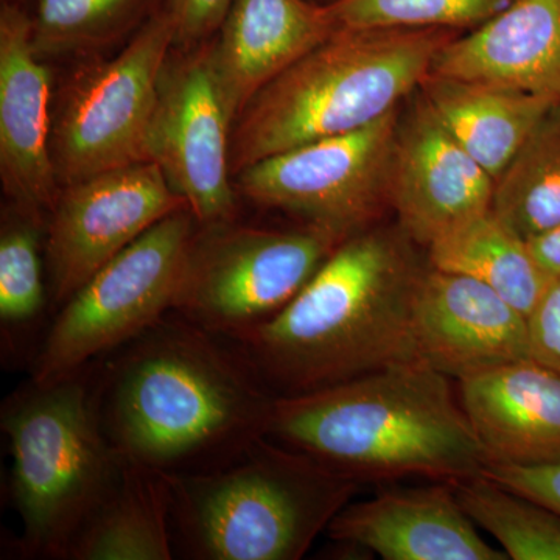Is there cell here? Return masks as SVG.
I'll return each instance as SVG.
<instances>
[{
	"label": "cell",
	"instance_id": "4",
	"mask_svg": "<svg viewBox=\"0 0 560 560\" xmlns=\"http://www.w3.org/2000/svg\"><path fill=\"white\" fill-rule=\"evenodd\" d=\"M447 28H338L280 73L232 125L231 172L304 143L346 135L397 109L422 86Z\"/></svg>",
	"mask_w": 560,
	"mask_h": 560
},
{
	"label": "cell",
	"instance_id": "33",
	"mask_svg": "<svg viewBox=\"0 0 560 560\" xmlns=\"http://www.w3.org/2000/svg\"><path fill=\"white\" fill-rule=\"evenodd\" d=\"M331 2H335V0H330V3H331Z\"/></svg>",
	"mask_w": 560,
	"mask_h": 560
},
{
	"label": "cell",
	"instance_id": "10",
	"mask_svg": "<svg viewBox=\"0 0 560 560\" xmlns=\"http://www.w3.org/2000/svg\"><path fill=\"white\" fill-rule=\"evenodd\" d=\"M399 128L396 109L360 130L265 158L237 173L235 190L346 241L390 206Z\"/></svg>",
	"mask_w": 560,
	"mask_h": 560
},
{
	"label": "cell",
	"instance_id": "18",
	"mask_svg": "<svg viewBox=\"0 0 560 560\" xmlns=\"http://www.w3.org/2000/svg\"><path fill=\"white\" fill-rule=\"evenodd\" d=\"M430 73L560 105V0H512L469 35L448 40Z\"/></svg>",
	"mask_w": 560,
	"mask_h": 560
},
{
	"label": "cell",
	"instance_id": "21",
	"mask_svg": "<svg viewBox=\"0 0 560 560\" xmlns=\"http://www.w3.org/2000/svg\"><path fill=\"white\" fill-rule=\"evenodd\" d=\"M175 558L167 477L121 459L116 480L70 544L66 559Z\"/></svg>",
	"mask_w": 560,
	"mask_h": 560
},
{
	"label": "cell",
	"instance_id": "14",
	"mask_svg": "<svg viewBox=\"0 0 560 560\" xmlns=\"http://www.w3.org/2000/svg\"><path fill=\"white\" fill-rule=\"evenodd\" d=\"M418 360L466 381L530 359L528 319L480 280L427 268L416 296Z\"/></svg>",
	"mask_w": 560,
	"mask_h": 560
},
{
	"label": "cell",
	"instance_id": "23",
	"mask_svg": "<svg viewBox=\"0 0 560 560\" xmlns=\"http://www.w3.org/2000/svg\"><path fill=\"white\" fill-rule=\"evenodd\" d=\"M492 212L525 241L560 223V105L548 110L495 179Z\"/></svg>",
	"mask_w": 560,
	"mask_h": 560
},
{
	"label": "cell",
	"instance_id": "32",
	"mask_svg": "<svg viewBox=\"0 0 560 560\" xmlns=\"http://www.w3.org/2000/svg\"><path fill=\"white\" fill-rule=\"evenodd\" d=\"M2 2L20 3V5L27 7L31 10L33 7V0H2Z\"/></svg>",
	"mask_w": 560,
	"mask_h": 560
},
{
	"label": "cell",
	"instance_id": "7",
	"mask_svg": "<svg viewBox=\"0 0 560 560\" xmlns=\"http://www.w3.org/2000/svg\"><path fill=\"white\" fill-rule=\"evenodd\" d=\"M341 242L307 224L294 230L235 220L198 224L172 312L237 340L287 307Z\"/></svg>",
	"mask_w": 560,
	"mask_h": 560
},
{
	"label": "cell",
	"instance_id": "28",
	"mask_svg": "<svg viewBox=\"0 0 560 560\" xmlns=\"http://www.w3.org/2000/svg\"><path fill=\"white\" fill-rule=\"evenodd\" d=\"M482 475L560 515V460L537 466L490 463Z\"/></svg>",
	"mask_w": 560,
	"mask_h": 560
},
{
	"label": "cell",
	"instance_id": "12",
	"mask_svg": "<svg viewBox=\"0 0 560 560\" xmlns=\"http://www.w3.org/2000/svg\"><path fill=\"white\" fill-rule=\"evenodd\" d=\"M232 120L210 61L209 43L162 73L149 156L200 226L235 220L231 184Z\"/></svg>",
	"mask_w": 560,
	"mask_h": 560
},
{
	"label": "cell",
	"instance_id": "2",
	"mask_svg": "<svg viewBox=\"0 0 560 560\" xmlns=\"http://www.w3.org/2000/svg\"><path fill=\"white\" fill-rule=\"evenodd\" d=\"M404 231L342 241L287 307L237 338L278 396L418 361L416 296L423 268Z\"/></svg>",
	"mask_w": 560,
	"mask_h": 560
},
{
	"label": "cell",
	"instance_id": "24",
	"mask_svg": "<svg viewBox=\"0 0 560 560\" xmlns=\"http://www.w3.org/2000/svg\"><path fill=\"white\" fill-rule=\"evenodd\" d=\"M47 220L9 205L0 230V329L3 355L21 357L50 307L44 280Z\"/></svg>",
	"mask_w": 560,
	"mask_h": 560
},
{
	"label": "cell",
	"instance_id": "30",
	"mask_svg": "<svg viewBox=\"0 0 560 560\" xmlns=\"http://www.w3.org/2000/svg\"><path fill=\"white\" fill-rule=\"evenodd\" d=\"M526 319L530 359L560 375V276L550 280Z\"/></svg>",
	"mask_w": 560,
	"mask_h": 560
},
{
	"label": "cell",
	"instance_id": "26",
	"mask_svg": "<svg viewBox=\"0 0 560 560\" xmlns=\"http://www.w3.org/2000/svg\"><path fill=\"white\" fill-rule=\"evenodd\" d=\"M463 510L514 560H560V515L486 475L453 482Z\"/></svg>",
	"mask_w": 560,
	"mask_h": 560
},
{
	"label": "cell",
	"instance_id": "5",
	"mask_svg": "<svg viewBox=\"0 0 560 560\" xmlns=\"http://www.w3.org/2000/svg\"><path fill=\"white\" fill-rule=\"evenodd\" d=\"M167 482L175 555L195 560L301 559L361 486L270 436Z\"/></svg>",
	"mask_w": 560,
	"mask_h": 560
},
{
	"label": "cell",
	"instance_id": "16",
	"mask_svg": "<svg viewBox=\"0 0 560 560\" xmlns=\"http://www.w3.org/2000/svg\"><path fill=\"white\" fill-rule=\"evenodd\" d=\"M327 534L385 560H506V552L482 539L460 506L451 482L381 490L349 503Z\"/></svg>",
	"mask_w": 560,
	"mask_h": 560
},
{
	"label": "cell",
	"instance_id": "20",
	"mask_svg": "<svg viewBox=\"0 0 560 560\" xmlns=\"http://www.w3.org/2000/svg\"><path fill=\"white\" fill-rule=\"evenodd\" d=\"M420 90L438 120L493 179L506 171L530 132L556 106L525 92L431 73Z\"/></svg>",
	"mask_w": 560,
	"mask_h": 560
},
{
	"label": "cell",
	"instance_id": "29",
	"mask_svg": "<svg viewBox=\"0 0 560 560\" xmlns=\"http://www.w3.org/2000/svg\"><path fill=\"white\" fill-rule=\"evenodd\" d=\"M232 0H165L175 24V47L191 50L217 35Z\"/></svg>",
	"mask_w": 560,
	"mask_h": 560
},
{
	"label": "cell",
	"instance_id": "31",
	"mask_svg": "<svg viewBox=\"0 0 560 560\" xmlns=\"http://www.w3.org/2000/svg\"><path fill=\"white\" fill-rule=\"evenodd\" d=\"M534 259L550 278L560 276V223L551 231L528 241Z\"/></svg>",
	"mask_w": 560,
	"mask_h": 560
},
{
	"label": "cell",
	"instance_id": "8",
	"mask_svg": "<svg viewBox=\"0 0 560 560\" xmlns=\"http://www.w3.org/2000/svg\"><path fill=\"white\" fill-rule=\"evenodd\" d=\"M175 47L165 7L108 60L83 62L51 108V160L62 187L98 173L149 162L162 73Z\"/></svg>",
	"mask_w": 560,
	"mask_h": 560
},
{
	"label": "cell",
	"instance_id": "25",
	"mask_svg": "<svg viewBox=\"0 0 560 560\" xmlns=\"http://www.w3.org/2000/svg\"><path fill=\"white\" fill-rule=\"evenodd\" d=\"M165 0H33V46L40 58L97 50L138 32Z\"/></svg>",
	"mask_w": 560,
	"mask_h": 560
},
{
	"label": "cell",
	"instance_id": "22",
	"mask_svg": "<svg viewBox=\"0 0 560 560\" xmlns=\"http://www.w3.org/2000/svg\"><path fill=\"white\" fill-rule=\"evenodd\" d=\"M430 267L480 280L528 316L550 283L529 243L492 212L481 213L427 246Z\"/></svg>",
	"mask_w": 560,
	"mask_h": 560
},
{
	"label": "cell",
	"instance_id": "11",
	"mask_svg": "<svg viewBox=\"0 0 560 560\" xmlns=\"http://www.w3.org/2000/svg\"><path fill=\"white\" fill-rule=\"evenodd\" d=\"M189 209L156 162H139L62 187L46 226L50 307L165 217Z\"/></svg>",
	"mask_w": 560,
	"mask_h": 560
},
{
	"label": "cell",
	"instance_id": "19",
	"mask_svg": "<svg viewBox=\"0 0 560 560\" xmlns=\"http://www.w3.org/2000/svg\"><path fill=\"white\" fill-rule=\"evenodd\" d=\"M459 390L490 463H559L560 375L555 371L533 359L517 361L460 381Z\"/></svg>",
	"mask_w": 560,
	"mask_h": 560
},
{
	"label": "cell",
	"instance_id": "27",
	"mask_svg": "<svg viewBox=\"0 0 560 560\" xmlns=\"http://www.w3.org/2000/svg\"><path fill=\"white\" fill-rule=\"evenodd\" d=\"M512 0H335L338 28H477Z\"/></svg>",
	"mask_w": 560,
	"mask_h": 560
},
{
	"label": "cell",
	"instance_id": "17",
	"mask_svg": "<svg viewBox=\"0 0 560 560\" xmlns=\"http://www.w3.org/2000/svg\"><path fill=\"white\" fill-rule=\"evenodd\" d=\"M337 31L329 3L232 0L215 40L209 43L232 125L267 84Z\"/></svg>",
	"mask_w": 560,
	"mask_h": 560
},
{
	"label": "cell",
	"instance_id": "9",
	"mask_svg": "<svg viewBox=\"0 0 560 560\" xmlns=\"http://www.w3.org/2000/svg\"><path fill=\"white\" fill-rule=\"evenodd\" d=\"M198 223L180 209L95 272L55 312L31 361V378L50 382L103 359L173 311Z\"/></svg>",
	"mask_w": 560,
	"mask_h": 560
},
{
	"label": "cell",
	"instance_id": "1",
	"mask_svg": "<svg viewBox=\"0 0 560 560\" xmlns=\"http://www.w3.org/2000/svg\"><path fill=\"white\" fill-rule=\"evenodd\" d=\"M92 390L114 452L167 477L237 459L268 436L279 397L241 342L175 312L94 361Z\"/></svg>",
	"mask_w": 560,
	"mask_h": 560
},
{
	"label": "cell",
	"instance_id": "6",
	"mask_svg": "<svg viewBox=\"0 0 560 560\" xmlns=\"http://www.w3.org/2000/svg\"><path fill=\"white\" fill-rule=\"evenodd\" d=\"M0 425L13 459L21 555L66 559L121 464L98 420L92 363L57 381L31 378L3 401Z\"/></svg>",
	"mask_w": 560,
	"mask_h": 560
},
{
	"label": "cell",
	"instance_id": "13",
	"mask_svg": "<svg viewBox=\"0 0 560 560\" xmlns=\"http://www.w3.org/2000/svg\"><path fill=\"white\" fill-rule=\"evenodd\" d=\"M51 75L33 46L32 10L0 7V176L10 205L49 220L61 186L51 160Z\"/></svg>",
	"mask_w": 560,
	"mask_h": 560
},
{
	"label": "cell",
	"instance_id": "15",
	"mask_svg": "<svg viewBox=\"0 0 560 560\" xmlns=\"http://www.w3.org/2000/svg\"><path fill=\"white\" fill-rule=\"evenodd\" d=\"M495 179L459 145L425 102H419L407 127L399 128L390 206L400 230L430 246L492 209Z\"/></svg>",
	"mask_w": 560,
	"mask_h": 560
},
{
	"label": "cell",
	"instance_id": "3",
	"mask_svg": "<svg viewBox=\"0 0 560 560\" xmlns=\"http://www.w3.org/2000/svg\"><path fill=\"white\" fill-rule=\"evenodd\" d=\"M423 361L308 393L279 396L271 440L361 482L480 477L489 453L452 388Z\"/></svg>",
	"mask_w": 560,
	"mask_h": 560
}]
</instances>
